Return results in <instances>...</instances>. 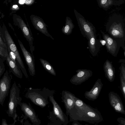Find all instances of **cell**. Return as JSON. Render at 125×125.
I'll list each match as a JSON object with an SVG mask.
<instances>
[{
    "mask_svg": "<svg viewBox=\"0 0 125 125\" xmlns=\"http://www.w3.org/2000/svg\"><path fill=\"white\" fill-rule=\"evenodd\" d=\"M68 114L70 116L71 121H83L94 124L102 122L103 119L97 109L87 104L76 97L74 105Z\"/></svg>",
    "mask_w": 125,
    "mask_h": 125,
    "instance_id": "1",
    "label": "cell"
},
{
    "mask_svg": "<svg viewBox=\"0 0 125 125\" xmlns=\"http://www.w3.org/2000/svg\"><path fill=\"white\" fill-rule=\"evenodd\" d=\"M106 31L111 37L120 42L125 50V31L124 20L116 14L111 16L105 25Z\"/></svg>",
    "mask_w": 125,
    "mask_h": 125,
    "instance_id": "2",
    "label": "cell"
},
{
    "mask_svg": "<svg viewBox=\"0 0 125 125\" xmlns=\"http://www.w3.org/2000/svg\"><path fill=\"white\" fill-rule=\"evenodd\" d=\"M54 93V91L50 90L45 87L43 89L30 88L28 89L25 96L35 104L44 107L48 103V97L53 95Z\"/></svg>",
    "mask_w": 125,
    "mask_h": 125,
    "instance_id": "3",
    "label": "cell"
},
{
    "mask_svg": "<svg viewBox=\"0 0 125 125\" xmlns=\"http://www.w3.org/2000/svg\"><path fill=\"white\" fill-rule=\"evenodd\" d=\"M1 33L8 51L12 52L14 54L16 63L20 68L25 77L28 78L29 76L18 49L4 25H3L1 28Z\"/></svg>",
    "mask_w": 125,
    "mask_h": 125,
    "instance_id": "4",
    "label": "cell"
},
{
    "mask_svg": "<svg viewBox=\"0 0 125 125\" xmlns=\"http://www.w3.org/2000/svg\"><path fill=\"white\" fill-rule=\"evenodd\" d=\"M10 91L8 113L9 116L14 119L17 116L16 107L21 102L22 99L20 96V89L15 82L13 83Z\"/></svg>",
    "mask_w": 125,
    "mask_h": 125,
    "instance_id": "5",
    "label": "cell"
},
{
    "mask_svg": "<svg viewBox=\"0 0 125 125\" xmlns=\"http://www.w3.org/2000/svg\"><path fill=\"white\" fill-rule=\"evenodd\" d=\"M13 20L15 25L20 29L24 37L28 42L31 53L33 54V52L35 49L34 39L28 22L26 24L21 18L16 14L13 16Z\"/></svg>",
    "mask_w": 125,
    "mask_h": 125,
    "instance_id": "6",
    "label": "cell"
},
{
    "mask_svg": "<svg viewBox=\"0 0 125 125\" xmlns=\"http://www.w3.org/2000/svg\"><path fill=\"white\" fill-rule=\"evenodd\" d=\"M74 11L81 32L88 40L91 36L96 34L95 28L75 10L74 9Z\"/></svg>",
    "mask_w": 125,
    "mask_h": 125,
    "instance_id": "7",
    "label": "cell"
},
{
    "mask_svg": "<svg viewBox=\"0 0 125 125\" xmlns=\"http://www.w3.org/2000/svg\"><path fill=\"white\" fill-rule=\"evenodd\" d=\"M12 79V76L7 70L0 80V103L2 105L8 95Z\"/></svg>",
    "mask_w": 125,
    "mask_h": 125,
    "instance_id": "8",
    "label": "cell"
},
{
    "mask_svg": "<svg viewBox=\"0 0 125 125\" xmlns=\"http://www.w3.org/2000/svg\"><path fill=\"white\" fill-rule=\"evenodd\" d=\"M101 32L102 34L103 38L106 42L105 46L107 52L112 56L116 57L120 47H122L121 44L108 34L105 33L102 31Z\"/></svg>",
    "mask_w": 125,
    "mask_h": 125,
    "instance_id": "9",
    "label": "cell"
},
{
    "mask_svg": "<svg viewBox=\"0 0 125 125\" xmlns=\"http://www.w3.org/2000/svg\"><path fill=\"white\" fill-rule=\"evenodd\" d=\"M18 41L28 65L29 74L31 76H33L35 74L34 57L33 54L31 53L26 49L20 40L18 39Z\"/></svg>",
    "mask_w": 125,
    "mask_h": 125,
    "instance_id": "10",
    "label": "cell"
},
{
    "mask_svg": "<svg viewBox=\"0 0 125 125\" xmlns=\"http://www.w3.org/2000/svg\"><path fill=\"white\" fill-rule=\"evenodd\" d=\"M76 72L77 73L70 80L72 84L75 85L80 84L88 80L93 75L92 71L87 69H78Z\"/></svg>",
    "mask_w": 125,
    "mask_h": 125,
    "instance_id": "11",
    "label": "cell"
},
{
    "mask_svg": "<svg viewBox=\"0 0 125 125\" xmlns=\"http://www.w3.org/2000/svg\"><path fill=\"white\" fill-rule=\"evenodd\" d=\"M30 19L32 24L36 29L52 39H54L48 32L47 28L48 26L42 18L37 15L31 14L30 16Z\"/></svg>",
    "mask_w": 125,
    "mask_h": 125,
    "instance_id": "12",
    "label": "cell"
},
{
    "mask_svg": "<svg viewBox=\"0 0 125 125\" xmlns=\"http://www.w3.org/2000/svg\"><path fill=\"white\" fill-rule=\"evenodd\" d=\"M108 97L110 104L115 111L125 115L124 106L119 95L115 93L110 91L109 93Z\"/></svg>",
    "mask_w": 125,
    "mask_h": 125,
    "instance_id": "13",
    "label": "cell"
},
{
    "mask_svg": "<svg viewBox=\"0 0 125 125\" xmlns=\"http://www.w3.org/2000/svg\"><path fill=\"white\" fill-rule=\"evenodd\" d=\"M103 85L101 79L99 78L91 89L89 91L85 92L84 94L85 98L89 100L92 101L96 99L99 95Z\"/></svg>",
    "mask_w": 125,
    "mask_h": 125,
    "instance_id": "14",
    "label": "cell"
},
{
    "mask_svg": "<svg viewBox=\"0 0 125 125\" xmlns=\"http://www.w3.org/2000/svg\"><path fill=\"white\" fill-rule=\"evenodd\" d=\"M76 97L74 94L68 91L63 90L62 92V101L64 104L68 114L74 105Z\"/></svg>",
    "mask_w": 125,
    "mask_h": 125,
    "instance_id": "15",
    "label": "cell"
},
{
    "mask_svg": "<svg viewBox=\"0 0 125 125\" xmlns=\"http://www.w3.org/2000/svg\"><path fill=\"white\" fill-rule=\"evenodd\" d=\"M6 60L10 71L12 73L17 77L22 79L23 76L22 72L16 61L12 60L10 57L7 49L6 52Z\"/></svg>",
    "mask_w": 125,
    "mask_h": 125,
    "instance_id": "16",
    "label": "cell"
},
{
    "mask_svg": "<svg viewBox=\"0 0 125 125\" xmlns=\"http://www.w3.org/2000/svg\"><path fill=\"white\" fill-rule=\"evenodd\" d=\"M88 45L89 51L93 56H96L98 53L101 44L96 38V34L91 36L88 40Z\"/></svg>",
    "mask_w": 125,
    "mask_h": 125,
    "instance_id": "17",
    "label": "cell"
},
{
    "mask_svg": "<svg viewBox=\"0 0 125 125\" xmlns=\"http://www.w3.org/2000/svg\"><path fill=\"white\" fill-rule=\"evenodd\" d=\"M105 75L110 82H113L115 77V70L112 64V62L106 60L103 65Z\"/></svg>",
    "mask_w": 125,
    "mask_h": 125,
    "instance_id": "18",
    "label": "cell"
},
{
    "mask_svg": "<svg viewBox=\"0 0 125 125\" xmlns=\"http://www.w3.org/2000/svg\"><path fill=\"white\" fill-rule=\"evenodd\" d=\"M19 104L21 110L33 123H38V121L34 112L29 105L24 103L21 102Z\"/></svg>",
    "mask_w": 125,
    "mask_h": 125,
    "instance_id": "19",
    "label": "cell"
},
{
    "mask_svg": "<svg viewBox=\"0 0 125 125\" xmlns=\"http://www.w3.org/2000/svg\"><path fill=\"white\" fill-rule=\"evenodd\" d=\"M99 7L105 10H107L112 6H119L124 2L123 0H97Z\"/></svg>",
    "mask_w": 125,
    "mask_h": 125,
    "instance_id": "20",
    "label": "cell"
},
{
    "mask_svg": "<svg viewBox=\"0 0 125 125\" xmlns=\"http://www.w3.org/2000/svg\"><path fill=\"white\" fill-rule=\"evenodd\" d=\"M50 101L52 103L53 107L54 112L56 116L63 122H65V118L63 113L60 106L54 99L53 95L49 97Z\"/></svg>",
    "mask_w": 125,
    "mask_h": 125,
    "instance_id": "21",
    "label": "cell"
},
{
    "mask_svg": "<svg viewBox=\"0 0 125 125\" xmlns=\"http://www.w3.org/2000/svg\"><path fill=\"white\" fill-rule=\"evenodd\" d=\"M74 27V25L72 19L69 17H66L65 25L62 28V31L65 35H69L72 33Z\"/></svg>",
    "mask_w": 125,
    "mask_h": 125,
    "instance_id": "22",
    "label": "cell"
},
{
    "mask_svg": "<svg viewBox=\"0 0 125 125\" xmlns=\"http://www.w3.org/2000/svg\"><path fill=\"white\" fill-rule=\"evenodd\" d=\"M40 62L45 70L51 74L55 76L56 73L52 66L47 60L42 59H39Z\"/></svg>",
    "mask_w": 125,
    "mask_h": 125,
    "instance_id": "23",
    "label": "cell"
},
{
    "mask_svg": "<svg viewBox=\"0 0 125 125\" xmlns=\"http://www.w3.org/2000/svg\"><path fill=\"white\" fill-rule=\"evenodd\" d=\"M120 90L124 98L125 99V80L120 73Z\"/></svg>",
    "mask_w": 125,
    "mask_h": 125,
    "instance_id": "24",
    "label": "cell"
},
{
    "mask_svg": "<svg viewBox=\"0 0 125 125\" xmlns=\"http://www.w3.org/2000/svg\"><path fill=\"white\" fill-rule=\"evenodd\" d=\"M7 48L2 47L0 46V56L4 61L6 60V52Z\"/></svg>",
    "mask_w": 125,
    "mask_h": 125,
    "instance_id": "25",
    "label": "cell"
},
{
    "mask_svg": "<svg viewBox=\"0 0 125 125\" xmlns=\"http://www.w3.org/2000/svg\"><path fill=\"white\" fill-rule=\"evenodd\" d=\"M4 61L0 57V77L4 73L5 71V68L4 62Z\"/></svg>",
    "mask_w": 125,
    "mask_h": 125,
    "instance_id": "26",
    "label": "cell"
},
{
    "mask_svg": "<svg viewBox=\"0 0 125 125\" xmlns=\"http://www.w3.org/2000/svg\"><path fill=\"white\" fill-rule=\"evenodd\" d=\"M120 70V73L125 80V64L121 63L119 68Z\"/></svg>",
    "mask_w": 125,
    "mask_h": 125,
    "instance_id": "27",
    "label": "cell"
},
{
    "mask_svg": "<svg viewBox=\"0 0 125 125\" xmlns=\"http://www.w3.org/2000/svg\"><path fill=\"white\" fill-rule=\"evenodd\" d=\"M118 122L119 123V125H125V119L121 117L118 118L117 119Z\"/></svg>",
    "mask_w": 125,
    "mask_h": 125,
    "instance_id": "28",
    "label": "cell"
},
{
    "mask_svg": "<svg viewBox=\"0 0 125 125\" xmlns=\"http://www.w3.org/2000/svg\"><path fill=\"white\" fill-rule=\"evenodd\" d=\"M0 46L5 48H7L6 44L5 42L2 37L0 36Z\"/></svg>",
    "mask_w": 125,
    "mask_h": 125,
    "instance_id": "29",
    "label": "cell"
},
{
    "mask_svg": "<svg viewBox=\"0 0 125 125\" xmlns=\"http://www.w3.org/2000/svg\"><path fill=\"white\" fill-rule=\"evenodd\" d=\"M34 0H23L24 3L28 5H31L33 4L35 2Z\"/></svg>",
    "mask_w": 125,
    "mask_h": 125,
    "instance_id": "30",
    "label": "cell"
},
{
    "mask_svg": "<svg viewBox=\"0 0 125 125\" xmlns=\"http://www.w3.org/2000/svg\"><path fill=\"white\" fill-rule=\"evenodd\" d=\"M72 125H82L78 122V121H73Z\"/></svg>",
    "mask_w": 125,
    "mask_h": 125,
    "instance_id": "31",
    "label": "cell"
},
{
    "mask_svg": "<svg viewBox=\"0 0 125 125\" xmlns=\"http://www.w3.org/2000/svg\"><path fill=\"white\" fill-rule=\"evenodd\" d=\"M99 42L103 46L105 45L106 42L105 40H101L99 41Z\"/></svg>",
    "mask_w": 125,
    "mask_h": 125,
    "instance_id": "32",
    "label": "cell"
},
{
    "mask_svg": "<svg viewBox=\"0 0 125 125\" xmlns=\"http://www.w3.org/2000/svg\"><path fill=\"white\" fill-rule=\"evenodd\" d=\"M119 62L120 63H123L125 64V59H120L119 61Z\"/></svg>",
    "mask_w": 125,
    "mask_h": 125,
    "instance_id": "33",
    "label": "cell"
},
{
    "mask_svg": "<svg viewBox=\"0 0 125 125\" xmlns=\"http://www.w3.org/2000/svg\"><path fill=\"white\" fill-rule=\"evenodd\" d=\"M2 125H8L6 123V122L4 120L3 121Z\"/></svg>",
    "mask_w": 125,
    "mask_h": 125,
    "instance_id": "34",
    "label": "cell"
},
{
    "mask_svg": "<svg viewBox=\"0 0 125 125\" xmlns=\"http://www.w3.org/2000/svg\"><path fill=\"white\" fill-rule=\"evenodd\" d=\"M0 36L2 37V34L1 33V28L0 27Z\"/></svg>",
    "mask_w": 125,
    "mask_h": 125,
    "instance_id": "35",
    "label": "cell"
},
{
    "mask_svg": "<svg viewBox=\"0 0 125 125\" xmlns=\"http://www.w3.org/2000/svg\"><path fill=\"white\" fill-rule=\"evenodd\" d=\"M85 125H88V124H86Z\"/></svg>",
    "mask_w": 125,
    "mask_h": 125,
    "instance_id": "36",
    "label": "cell"
},
{
    "mask_svg": "<svg viewBox=\"0 0 125 125\" xmlns=\"http://www.w3.org/2000/svg\"></svg>",
    "mask_w": 125,
    "mask_h": 125,
    "instance_id": "37",
    "label": "cell"
}]
</instances>
